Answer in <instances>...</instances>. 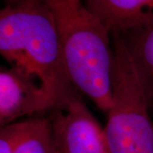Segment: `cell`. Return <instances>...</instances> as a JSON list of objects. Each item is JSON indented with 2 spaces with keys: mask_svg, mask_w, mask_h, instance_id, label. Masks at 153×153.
<instances>
[{
  "mask_svg": "<svg viewBox=\"0 0 153 153\" xmlns=\"http://www.w3.org/2000/svg\"><path fill=\"white\" fill-rule=\"evenodd\" d=\"M113 33L125 44L142 82L150 110H153V24Z\"/></svg>",
  "mask_w": 153,
  "mask_h": 153,
  "instance_id": "52a82bcc",
  "label": "cell"
},
{
  "mask_svg": "<svg viewBox=\"0 0 153 153\" xmlns=\"http://www.w3.org/2000/svg\"><path fill=\"white\" fill-rule=\"evenodd\" d=\"M85 5L111 33L153 24V0H85Z\"/></svg>",
  "mask_w": 153,
  "mask_h": 153,
  "instance_id": "8992f818",
  "label": "cell"
},
{
  "mask_svg": "<svg viewBox=\"0 0 153 153\" xmlns=\"http://www.w3.org/2000/svg\"><path fill=\"white\" fill-rule=\"evenodd\" d=\"M58 105L55 96L32 76L14 67L0 71V126L16 123Z\"/></svg>",
  "mask_w": 153,
  "mask_h": 153,
  "instance_id": "5b68a950",
  "label": "cell"
},
{
  "mask_svg": "<svg viewBox=\"0 0 153 153\" xmlns=\"http://www.w3.org/2000/svg\"><path fill=\"white\" fill-rule=\"evenodd\" d=\"M53 144H54V143H53ZM52 153H58V152H57V151L55 150V147H54V149H53V152H52Z\"/></svg>",
  "mask_w": 153,
  "mask_h": 153,
  "instance_id": "8fae6325",
  "label": "cell"
},
{
  "mask_svg": "<svg viewBox=\"0 0 153 153\" xmlns=\"http://www.w3.org/2000/svg\"><path fill=\"white\" fill-rule=\"evenodd\" d=\"M48 119L58 153H110L105 129L76 92L53 108Z\"/></svg>",
  "mask_w": 153,
  "mask_h": 153,
  "instance_id": "277c9868",
  "label": "cell"
},
{
  "mask_svg": "<svg viewBox=\"0 0 153 153\" xmlns=\"http://www.w3.org/2000/svg\"><path fill=\"white\" fill-rule=\"evenodd\" d=\"M0 53L38 80L58 104L76 92L66 75L55 17L45 0H19L0 11Z\"/></svg>",
  "mask_w": 153,
  "mask_h": 153,
  "instance_id": "7a4b0ae2",
  "label": "cell"
},
{
  "mask_svg": "<svg viewBox=\"0 0 153 153\" xmlns=\"http://www.w3.org/2000/svg\"><path fill=\"white\" fill-rule=\"evenodd\" d=\"M53 139L48 117L26 120V126L14 153H52Z\"/></svg>",
  "mask_w": 153,
  "mask_h": 153,
  "instance_id": "ba28073f",
  "label": "cell"
},
{
  "mask_svg": "<svg viewBox=\"0 0 153 153\" xmlns=\"http://www.w3.org/2000/svg\"><path fill=\"white\" fill-rule=\"evenodd\" d=\"M112 105L105 134L110 153H153V122L141 80L125 44L111 33Z\"/></svg>",
  "mask_w": 153,
  "mask_h": 153,
  "instance_id": "3957f363",
  "label": "cell"
},
{
  "mask_svg": "<svg viewBox=\"0 0 153 153\" xmlns=\"http://www.w3.org/2000/svg\"><path fill=\"white\" fill-rule=\"evenodd\" d=\"M55 17L63 66L71 83L107 115L112 105L111 32L82 0H45Z\"/></svg>",
  "mask_w": 153,
  "mask_h": 153,
  "instance_id": "6da1fadb",
  "label": "cell"
},
{
  "mask_svg": "<svg viewBox=\"0 0 153 153\" xmlns=\"http://www.w3.org/2000/svg\"><path fill=\"white\" fill-rule=\"evenodd\" d=\"M4 3H5L6 5H11V4H16V2H18L19 0H4Z\"/></svg>",
  "mask_w": 153,
  "mask_h": 153,
  "instance_id": "30bf717a",
  "label": "cell"
},
{
  "mask_svg": "<svg viewBox=\"0 0 153 153\" xmlns=\"http://www.w3.org/2000/svg\"><path fill=\"white\" fill-rule=\"evenodd\" d=\"M26 126V120L3 126L0 128V153H14Z\"/></svg>",
  "mask_w": 153,
  "mask_h": 153,
  "instance_id": "9c48e42d",
  "label": "cell"
}]
</instances>
